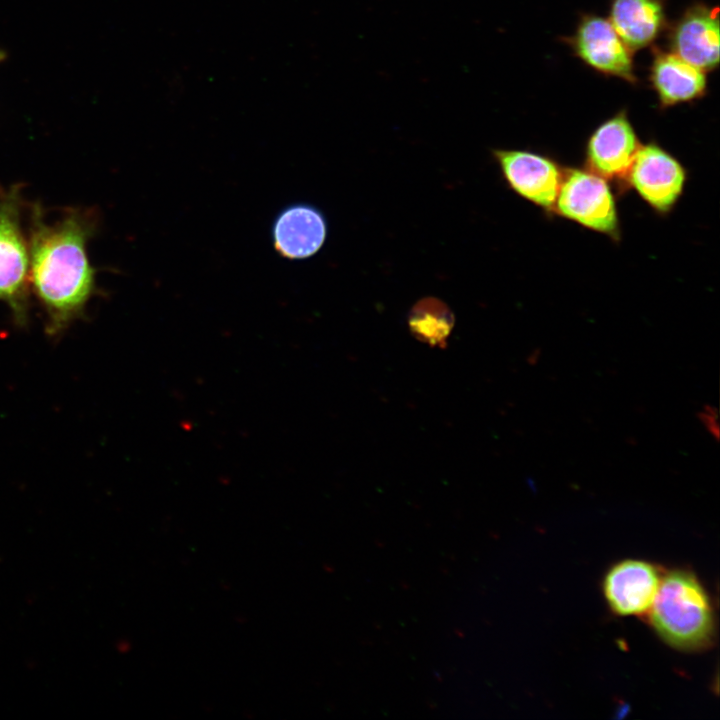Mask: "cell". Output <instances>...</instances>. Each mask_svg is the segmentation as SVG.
I'll use <instances>...</instances> for the list:
<instances>
[{"label":"cell","mask_w":720,"mask_h":720,"mask_svg":"<svg viewBox=\"0 0 720 720\" xmlns=\"http://www.w3.org/2000/svg\"><path fill=\"white\" fill-rule=\"evenodd\" d=\"M660 581L658 571L651 563L626 560L608 571L603 591L614 613L621 616L640 615L650 609Z\"/></svg>","instance_id":"10"},{"label":"cell","mask_w":720,"mask_h":720,"mask_svg":"<svg viewBox=\"0 0 720 720\" xmlns=\"http://www.w3.org/2000/svg\"><path fill=\"white\" fill-rule=\"evenodd\" d=\"M507 185L521 198L553 213L564 169L552 158L527 150L494 149Z\"/></svg>","instance_id":"6"},{"label":"cell","mask_w":720,"mask_h":720,"mask_svg":"<svg viewBox=\"0 0 720 720\" xmlns=\"http://www.w3.org/2000/svg\"><path fill=\"white\" fill-rule=\"evenodd\" d=\"M608 20L632 52L650 46L667 28L663 0H611Z\"/></svg>","instance_id":"13"},{"label":"cell","mask_w":720,"mask_h":720,"mask_svg":"<svg viewBox=\"0 0 720 720\" xmlns=\"http://www.w3.org/2000/svg\"><path fill=\"white\" fill-rule=\"evenodd\" d=\"M650 622L670 646L696 651L708 647L714 636L709 597L692 573L669 572L659 584L650 607Z\"/></svg>","instance_id":"2"},{"label":"cell","mask_w":720,"mask_h":720,"mask_svg":"<svg viewBox=\"0 0 720 720\" xmlns=\"http://www.w3.org/2000/svg\"><path fill=\"white\" fill-rule=\"evenodd\" d=\"M568 43L574 54L592 70L636 83L632 51L608 19L595 14L583 15Z\"/></svg>","instance_id":"7"},{"label":"cell","mask_w":720,"mask_h":720,"mask_svg":"<svg viewBox=\"0 0 720 720\" xmlns=\"http://www.w3.org/2000/svg\"><path fill=\"white\" fill-rule=\"evenodd\" d=\"M327 236V223L320 210L308 204H294L283 209L272 227L273 246L278 254L290 260L306 259L316 254Z\"/></svg>","instance_id":"11"},{"label":"cell","mask_w":720,"mask_h":720,"mask_svg":"<svg viewBox=\"0 0 720 720\" xmlns=\"http://www.w3.org/2000/svg\"><path fill=\"white\" fill-rule=\"evenodd\" d=\"M640 146L627 112L620 110L590 134L585 147L586 168L606 180L625 186Z\"/></svg>","instance_id":"8"},{"label":"cell","mask_w":720,"mask_h":720,"mask_svg":"<svg viewBox=\"0 0 720 720\" xmlns=\"http://www.w3.org/2000/svg\"><path fill=\"white\" fill-rule=\"evenodd\" d=\"M649 80L661 108L695 101L707 90L706 72L661 49L654 50Z\"/></svg>","instance_id":"12"},{"label":"cell","mask_w":720,"mask_h":720,"mask_svg":"<svg viewBox=\"0 0 720 720\" xmlns=\"http://www.w3.org/2000/svg\"><path fill=\"white\" fill-rule=\"evenodd\" d=\"M454 315L448 305L435 297L419 300L410 310L408 327L421 342L443 347L454 327Z\"/></svg>","instance_id":"14"},{"label":"cell","mask_w":720,"mask_h":720,"mask_svg":"<svg viewBox=\"0 0 720 720\" xmlns=\"http://www.w3.org/2000/svg\"><path fill=\"white\" fill-rule=\"evenodd\" d=\"M27 247L20 229V198L17 188L0 199V300L24 323L28 307Z\"/></svg>","instance_id":"4"},{"label":"cell","mask_w":720,"mask_h":720,"mask_svg":"<svg viewBox=\"0 0 720 720\" xmlns=\"http://www.w3.org/2000/svg\"><path fill=\"white\" fill-rule=\"evenodd\" d=\"M33 216L31 279L48 314V331L55 334L80 315L95 290V269L86 252L92 229L76 212L51 225L38 209Z\"/></svg>","instance_id":"1"},{"label":"cell","mask_w":720,"mask_h":720,"mask_svg":"<svg viewBox=\"0 0 720 720\" xmlns=\"http://www.w3.org/2000/svg\"><path fill=\"white\" fill-rule=\"evenodd\" d=\"M687 181L681 162L656 142L641 144L626 177L633 189L656 213H669L680 199Z\"/></svg>","instance_id":"5"},{"label":"cell","mask_w":720,"mask_h":720,"mask_svg":"<svg viewBox=\"0 0 720 720\" xmlns=\"http://www.w3.org/2000/svg\"><path fill=\"white\" fill-rule=\"evenodd\" d=\"M668 41L671 52L704 72L713 71L719 64L718 7L689 6L670 27Z\"/></svg>","instance_id":"9"},{"label":"cell","mask_w":720,"mask_h":720,"mask_svg":"<svg viewBox=\"0 0 720 720\" xmlns=\"http://www.w3.org/2000/svg\"><path fill=\"white\" fill-rule=\"evenodd\" d=\"M554 214L589 230L619 239V218L607 180L587 168H565Z\"/></svg>","instance_id":"3"}]
</instances>
